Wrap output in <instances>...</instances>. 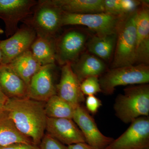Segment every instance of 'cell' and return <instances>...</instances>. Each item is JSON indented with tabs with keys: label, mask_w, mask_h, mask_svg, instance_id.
<instances>
[{
	"label": "cell",
	"mask_w": 149,
	"mask_h": 149,
	"mask_svg": "<svg viewBox=\"0 0 149 149\" xmlns=\"http://www.w3.org/2000/svg\"><path fill=\"white\" fill-rule=\"evenodd\" d=\"M0 149H40L39 146L34 143H18L6 146H0Z\"/></svg>",
	"instance_id": "28"
},
{
	"label": "cell",
	"mask_w": 149,
	"mask_h": 149,
	"mask_svg": "<svg viewBox=\"0 0 149 149\" xmlns=\"http://www.w3.org/2000/svg\"><path fill=\"white\" fill-rule=\"evenodd\" d=\"M144 149H149V148H145Z\"/></svg>",
	"instance_id": "34"
},
{
	"label": "cell",
	"mask_w": 149,
	"mask_h": 149,
	"mask_svg": "<svg viewBox=\"0 0 149 149\" xmlns=\"http://www.w3.org/2000/svg\"><path fill=\"white\" fill-rule=\"evenodd\" d=\"M113 109L116 117L125 123H130L138 118L149 116V84L125 88L116 98Z\"/></svg>",
	"instance_id": "2"
},
{
	"label": "cell",
	"mask_w": 149,
	"mask_h": 149,
	"mask_svg": "<svg viewBox=\"0 0 149 149\" xmlns=\"http://www.w3.org/2000/svg\"><path fill=\"white\" fill-rule=\"evenodd\" d=\"M37 37L31 27L24 24L6 40L0 41L2 64H8L14 59L30 49Z\"/></svg>",
	"instance_id": "11"
},
{
	"label": "cell",
	"mask_w": 149,
	"mask_h": 149,
	"mask_svg": "<svg viewBox=\"0 0 149 149\" xmlns=\"http://www.w3.org/2000/svg\"><path fill=\"white\" fill-rule=\"evenodd\" d=\"M137 10L125 16L118 29L117 40L111 68L136 64Z\"/></svg>",
	"instance_id": "4"
},
{
	"label": "cell",
	"mask_w": 149,
	"mask_h": 149,
	"mask_svg": "<svg viewBox=\"0 0 149 149\" xmlns=\"http://www.w3.org/2000/svg\"><path fill=\"white\" fill-rule=\"evenodd\" d=\"M45 104L27 97L8 99L4 105V111L19 131L37 146L46 131L47 117Z\"/></svg>",
	"instance_id": "1"
},
{
	"label": "cell",
	"mask_w": 149,
	"mask_h": 149,
	"mask_svg": "<svg viewBox=\"0 0 149 149\" xmlns=\"http://www.w3.org/2000/svg\"><path fill=\"white\" fill-rule=\"evenodd\" d=\"M72 119L83 133L86 143L95 148L105 149L114 140L101 133L95 119L81 105L74 109Z\"/></svg>",
	"instance_id": "10"
},
{
	"label": "cell",
	"mask_w": 149,
	"mask_h": 149,
	"mask_svg": "<svg viewBox=\"0 0 149 149\" xmlns=\"http://www.w3.org/2000/svg\"><path fill=\"white\" fill-rule=\"evenodd\" d=\"M149 148V117L138 118L105 149H144Z\"/></svg>",
	"instance_id": "8"
},
{
	"label": "cell",
	"mask_w": 149,
	"mask_h": 149,
	"mask_svg": "<svg viewBox=\"0 0 149 149\" xmlns=\"http://www.w3.org/2000/svg\"><path fill=\"white\" fill-rule=\"evenodd\" d=\"M88 38V35L80 29L65 31L55 39L56 61L62 66L74 62L82 54Z\"/></svg>",
	"instance_id": "7"
},
{
	"label": "cell",
	"mask_w": 149,
	"mask_h": 149,
	"mask_svg": "<svg viewBox=\"0 0 149 149\" xmlns=\"http://www.w3.org/2000/svg\"><path fill=\"white\" fill-rule=\"evenodd\" d=\"M4 31L2 29H1V28L0 27V35H1V34H2L3 33Z\"/></svg>",
	"instance_id": "33"
},
{
	"label": "cell",
	"mask_w": 149,
	"mask_h": 149,
	"mask_svg": "<svg viewBox=\"0 0 149 149\" xmlns=\"http://www.w3.org/2000/svg\"><path fill=\"white\" fill-rule=\"evenodd\" d=\"M74 109L57 95L51 97L45 104L46 115L51 118L72 119Z\"/></svg>",
	"instance_id": "23"
},
{
	"label": "cell",
	"mask_w": 149,
	"mask_h": 149,
	"mask_svg": "<svg viewBox=\"0 0 149 149\" xmlns=\"http://www.w3.org/2000/svg\"><path fill=\"white\" fill-rule=\"evenodd\" d=\"M125 16H118L105 12L86 14L63 12L62 26L84 25L95 32L96 35L104 36L117 33L120 23Z\"/></svg>",
	"instance_id": "6"
},
{
	"label": "cell",
	"mask_w": 149,
	"mask_h": 149,
	"mask_svg": "<svg viewBox=\"0 0 149 149\" xmlns=\"http://www.w3.org/2000/svg\"><path fill=\"white\" fill-rule=\"evenodd\" d=\"M18 143H33L31 139L19 131L13 121L4 111L1 113L0 146H6Z\"/></svg>",
	"instance_id": "20"
},
{
	"label": "cell",
	"mask_w": 149,
	"mask_h": 149,
	"mask_svg": "<svg viewBox=\"0 0 149 149\" xmlns=\"http://www.w3.org/2000/svg\"><path fill=\"white\" fill-rule=\"evenodd\" d=\"M4 111V105L0 103V113Z\"/></svg>",
	"instance_id": "31"
},
{
	"label": "cell",
	"mask_w": 149,
	"mask_h": 149,
	"mask_svg": "<svg viewBox=\"0 0 149 149\" xmlns=\"http://www.w3.org/2000/svg\"><path fill=\"white\" fill-rule=\"evenodd\" d=\"M102 93L111 95L118 86L148 84L149 65L135 64L111 68L99 78Z\"/></svg>",
	"instance_id": "5"
},
{
	"label": "cell",
	"mask_w": 149,
	"mask_h": 149,
	"mask_svg": "<svg viewBox=\"0 0 149 149\" xmlns=\"http://www.w3.org/2000/svg\"><path fill=\"white\" fill-rule=\"evenodd\" d=\"M46 131L66 146L86 143L83 133L72 119L47 118Z\"/></svg>",
	"instance_id": "14"
},
{
	"label": "cell",
	"mask_w": 149,
	"mask_h": 149,
	"mask_svg": "<svg viewBox=\"0 0 149 149\" xmlns=\"http://www.w3.org/2000/svg\"><path fill=\"white\" fill-rule=\"evenodd\" d=\"M143 1L137 0H104V12L125 16L137 10Z\"/></svg>",
	"instance_id": "24"
},
{
	"label": "cell",
	"mask_w": 149,
	"mask_h": 149,
	"mask_svg": "<svg viewBox=\"0 0 149 149\" xmlns=\"http://www.w3.org/2000/svg\"><path fill=\"white\" fill-rule=\"evenodd\" d=\"M55 64L43 65L33 76L28 86V98L46 102L56 95L54 82Z\"/></svg>",
	"instance_id": "12"
},
{
	"label": "cell",
	"mask_w": 149,
	"mask_h": 149,
	"mask_svg": "<svg viewBox=\"0 0 149 149\" xmlns=\"http://www.w3.org/2000/svg\"><path fill=\"white\" fill-rule=\"evenodd\" d=\"M71 66L80 83L89 77H100L106 70V65L102 59L89 53L81 54Z\"/></svg>",
	"instance_id": "17"
},
{
	"label": "cell",
	"mask_w": 149,
	"mask_h": 149,
	"mask_svg": "<svg viewBox=\"0 0 149 149\" xmlns=\"http://www.w3.org/2000/svg\"><path fill=\"white\" fill-rule=\"evenodd\" d=\"M8 100V98L6 97L0 90V103L4 105Z\"/></svg>",
	"instance_id": "30"
},
{
	"label": "cell",
	"mask_w": 149,
	"mask_h": 149,
	"mask_svg": "<svg viewBox=\"0 0 149 149\" xmlns=\"http://www.w3.org/2000/svg\"><path fill=\"white\" fill-rule=\"evenodd\" d=\"M80 87L84 95H95L101 92L99 77L97 76L86 78L80 83Z\"/></svg>",
	"instance_id": "25"
},
{
	"label": "cell",
	"mask_w": 149,
	"mask_h": 149,
	"mask_svg": "<svg viewBox=\"0 0 149 149\" xmlns=\"http://www.w3.org/2000/svg\"><path fill=\"white\" fill-rule=\"evenodd\" d=\"M116 40L117 33L104 36L95 35L88 41V51L101 59L109 60L114 52Z\"/></svg>",
	"instance_id": "21"
},
{
	"label": "cell",
	"mask_w": 149,
	"mask_h": 149,
	"mask_svg": "<svg viewBox=\"0 0 149 149\" xmlns=\"http://www.w3.org/2000/svg\"><path fill=\"white\" fill-rule=\"evenodd\" d=\"M63 13L52 0H40L33 8L32 14L22 22L34 29L37 36L55 39L62 27Z\"/></svg>",
	"instance_id": "3"
},
{
	"label": "cell",
	"mask_w": 149,
	"mask_h": 149,
	"mask_svg": "<svg viewBox=\"0 0 149 149\" xmlns=\"http://www.w3.org/2000/svg\"><path fill=\"white\" fill-rule=\"evenodd\" d=\"M8 65L28 87L32 77L42 66L36 60L30 49L18 56Z\"/></svg>",
	"instance_id": "19"
},
{
	"label": "cell",
	"mask_w": 149,
	"mask_h": 149,
	"mask_svg": "<svg viewBox=\"0 0 149 149\" xmlns=\"http://www.w3.org/2000/svg\"><path fill=\"white\" fill-rule=\"evenodd\" d=\"M2 61V54L1 50L0 47V65L1 64Z\"/></svg>",
	"instance_id": "32"
},
{
	"label": "cell",
	"mask_w": 149,
	"mask_h": 149,
	"mask_svg": "<svg viewBox=\"0 0 149 149\" xmlns=\"http://www.w3.org/2000/svg\"><path fill=\"white\" fill-rule=\"evenodd\" d=\"M86 109L89 113L95 114L98 111L99 109L102 106V102L95 95L87 96L85 100Z\"/></svg>",
	"instance_id": "27"
},
{
	"label": "cell",
	"mask_w": 149,
	"mask_h": 149,
	"mask_svg": "<svg viewBox=\"0 0 149 149\" xmlns=\"http://www.w3.org/2000/svg\"><path fill=\"white\" fill-rule=\"evenodd\" d=\"M143 1L136 17V64L149 65V9Z\"/></svg>",
	"instance_id": "15"
},
{
	"label": "cell",
	"mask_w": 149,
	"mask_h": 149,
	"mask_svg": "<svg viewBox=\"0 0 149 149\" xmlns=\"http://www.w3.org/2000/svg\"><path fill=\"white\" fill-rule=\"evenodd\" d=\"M66 13L86 14L104 12V0H52Z\"/></svg>",
	"instance_id": "18"
},
{
	"label": "cell",
	"mask_w": 149,
	"mask_h": 149,
	"mask_svg": "<svg viewBox=\"0 0 149 149\" xmlns=\"http://www.w3.org/2000/svg\"><path fill=\"white\" fill-rule=\"evenodd\" d=\"M35 0H0V18L4 22L7 37L13 35L18 25L32 14Z\"/></svg>",
	"instance_id": "9"
},
{
	"label": "cell",
	"mask_w": 149,
	"mask_h": 149,
	"mask_svg": "<svg viewBox=\"0 0 149 149\" xmlns=\"http://www.w3.org/2000/svg\"><path fill=\"white\" fill-rule=\"evenodd\" d=\"M60 80L56 85V95L74 109L85 101L80 83L71 68V63L63 65Z\"/></svg>",
	"instance_id": "13"
},
{
	"label": "cell",
	"mask_w": 149,
	"mask_h": 149,
	"mask_svg": "<svg viewBox=\"0 0 149 149\" xmlns=\"http://www.w3.org/2000/svg\"><path fill=\"white\" fill-rule=\"evenodd\" d=\"M55 39L37 36L31 46L32 55L42 66L55 63Z\"/></svg>",
	"instance_id": "22"
},
{
	"label": "cell",
	"mask_w": 149,
	"mask_h": 149,
	"mask_svg": "<svg viewBox=\"0 0 149 149\" xmlns=\"http://www.w3.org/2000/svg\"><path fill=\"white\" fill-rule=\"evenodd\" d=\"M39 146L40 149H67L66 146L47 133L43 137Z\"/></svg>",
	"instance_id": "26"
},
{
	"label": "cell",
	"mask_w": 149,
	"mask_h": 149,
	"mask_svg": "<svg viewBox=\"0 0 149 149\" xmlns=\"http://www.w3.org/2000/svg\"><path fill=\"white\" fill-rule=\"evenodd\" d=\"M0 90L8 99L28 97V86L8 64L0 65Z\"/></svg>",
	"instance_id": "16"
},
{
	"label": "cell",
	"mask_w": 149,
	"mask_h": 149,
	"mask_svg": "<svg viewBox=\"0 0 149 149\" xmlns=\"http://www.w3.org/2000/svg\"><path fill=\"white\" fill-rule=\"evenodd\" d=\"M67 149H97L91 146L86 143H80L67 146Z\"/></svg>",
	"instance_id": "29"
}]
</instances>
